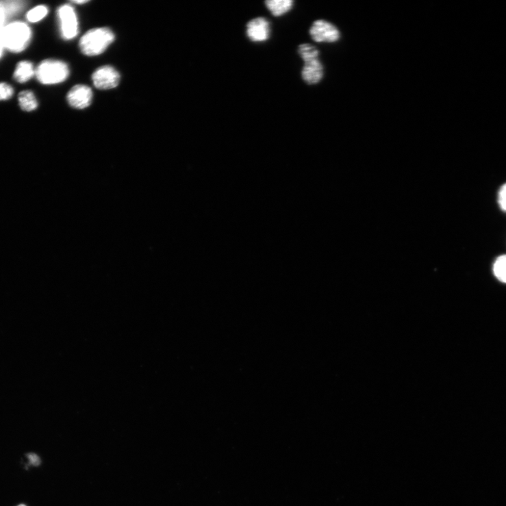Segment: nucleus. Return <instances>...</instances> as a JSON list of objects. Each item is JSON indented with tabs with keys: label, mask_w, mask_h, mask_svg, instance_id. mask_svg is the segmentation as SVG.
Instances as JSON below:
<instances>
[{
	"label": "nucleus",
	"mask_w": 506,
	"mask_h": 506,
	"mask_svg": "<svg viewBox=\"0 0 506 506\" xmlns=\"http://www.w3.org/2000/svg\"><path fill=\"white\" fill-rule=\"evenodd\" d=\"M32 37V32L27 24L23 22H14L5 25L0 31L5 49L18 53L24 51L29 46Z\"/></svg>",
	"instance_id": "nucleus-1"
},
{
	"label": "nucleus",
	"mask_w": 506,
	"mask_h": 506,
	"mask_svg": "<svg viewBox=\"0 0 506 506\" xmlns=\"http://www.w3.org/2000/svg\"><path fill=\"white\" fill-rule=\"evenodd\" d=\"M114 40V34L110 29H94L82 37L79 48L87 56H97L102 54Z\"/></svg>",
	"instance_id": "nucleus-2"
},
{
	"label": "nucleus",
	"mask_w": 506,
	"mask_h": 506,
	"mask_svg": "<svg viewBox=\"0 0 506 506\" xmlns=\"http://www.w3.org/2000/svg\"><path fill=\"white\" fill-rule=\"evenodd\" d=\"M36 75L42 84H59L66 81L69 75V69L62 61L47 60L38 66Z\"/></svg>",
	"instance_id": "nucleus-3"
},
{
	"label": "nucleus",
	"mask_w": 506,
	"mask_h": 506,
	"mask_svg": "<svg viewBox=\"0 0 506 506\" xmlns=\"http://www.w3.org/2000/svg\"><path fill=\"white\" fill-rule=\"evenodd\" d=\"M312 39L317 43H335L340 39V32L333 23L323 19L315 21L309 29Z\"/></svg>",
	"instance_id": "nucleus-4"
},
{
	"label": "nucleus",
	"mask_w": 506,
	"mask_h": 506,
	"mask_svg": "<svg viewBox=\"0 0 506 506\" xmlns=\"http://www.w3.org/2000/svg\"><path fill=\"white\" fill-rule=\"evenodd\" d=\"M62 36L65 40H71L78 34V22L75 10L65 5L58 11Z\"/></svg>",
	"instance_id": "nucleus-5"
},
{
	"label": "nucleus",
	"mask_w": 506,
	"mask_h": 506,
	"mask_svg": "<svg viewBox=\"0 0 506 506\" xmlns=\"http://www.w3.org/2000/svg\"><path fill=\"white\" fill-rule=\"evenodd\" d=\"M271 32V23L264 17L253 18L246 24V36L254 43L268 41L270 38Z\"/></svg>",
	"instance_id": "nucleus-6"
},
{
	"label": "nucleus",
	"mask_w": 506,
	"mask_h": 506,
	"mask_svg": "<svg viewBox=\"0 0 506 506\" xmlns=\"http://www.w3.org/2000/svg\"><path fill=\"white\" fill-rule=\"evenodd\" d=\"M120 74L112 66L99 68L92 75L94 86L99 90H110L116 88L120 82Z\"/></svg>",
	"instance_id": "nucleus-7"
},
{
	"label": "nucleus",
	"mask_w": 506,
	"mask_h": 506,
	"mask_svg": "<svg viewBox=\"0 0 506 506\" xmlns=\"http://www.w3.org/2000/svg\"><path fill=\"white\" fill-rule=\"evenodd\" d=\"M301 76L307 85L313 86L320 83L325 76V67L321 60L317 58L305 62Z\"/></svg>",
	"instance_id": "nucleus-8"
},
{
	"label": "nucleus",
	"mask_w": 506,
	"mask_h": 506,
	"mask_svg": "<svg viewBox=\"0 0 506 506\" xmlns=\"http://www.w3.org/2000/svg\"><path fill=\"white\" fill-rule=\"evenodd\" d=\"M92 91L84 85L73 87L68 94L67 99L72 107L83 110L88 107L92 100Z\"/></svg>",
	"instance_id": "nucleus-9"
},
{
	"label": "nucleus",
	"mask_w": 506,
	"mask_h": 506,
	"mask_svg": "<svg viewBox=\"0 0 506 506\" xmlns=\"http://www.w3.org/2000/svg\"><path fill=\"white\" fill-rule=\"evenodd\" d=\"M265 7L275 17L282 16L294 8L292 0H268L264 2Z\"/></svg>",
	"instance_id": "nucleus-10"
},
{
	"label": "nucleus",
	"mask_w": 506,
	"mask_h": 506,
	"mask_svg": "<svg viewBox=\"0 0 506 506\" xmlns=\"http://www.w3.org/2000/svg\"><path fill=\"white\" fill-rule=\"evenodd\" d=\"M36 71L31 62H21L16 66L14 73L15 81L19 84L28 82L36 75Z\"/></svg>",
	"instance_id": "nucleus-11"
},
{
	"label": "nucleus",
	"mask_w": 506,
	"mask_h": 506,
	"mask_svg": "<svg viewBox=\"0 0 506 506\" xmlns=\"http://www.w3.org/2000/svg\"><path fill=\"white\" fill-rule=\"evenodd\" d=\"M18 103L21 110L31 112L38 108V103L33 92L25 90L18 94Z\"/></svg>",
	"instance_id": "nucleus-12"
},
{
	"label": "nucleus",
	"mask_w": 506,
	"mask_h": 506,
	"mask_svg": "<svg viewBox=\"0 0 506 506\" xmlns=\"http://www.w3.org/2000/svg\"><path fill=\"white\" fill-rule=\"evenodd\" d=\"M298 52L303 62L320 57V51L315 46L309 43L300 45Z\"/></svg>",
	"instance_id": "nucleus-13"
},
{
	"label": "nucleus",
	"mask_w": 506,
	"mask_h": 506,
	"mask_svg": "<svg viewBox=\"0 0 506 506\" xmlns=\"http://www.w3.org/2000/svg\"><path fill=\"white\" fill-rule=\"evenodd\" d=\"M493 273L499 281L506 283V255L496 259L493 264Z\"/></svg>",
	"instance_id": "nucleus-14"
},
{
	"label": "nucleus",
	"mask_w": 506,
	"mask_h": 506,
	"mask_svg": "<svg viewBox=\"0 0 506 506\" xmlns=\"http://www.w3.org/2000/svg\"><path fill=\"white\" fill-rule=\"evenodd\" d=\"M48 14V9L46 6L40 5L30 10L26 18L31 23H37L42 20Z\"/></svg>",
	"instance_id": "nucleus-15"
},
{
	"label": "nucleus",
	"mask_w": 506,
	"mask_h": 506,
	"mask_svg": "<svg viewBox=\"0 0 506 506\" xmlns=\"http://www.w3.org/2000/svg\"><path fill=\"white\" fill-rule=\"evenodd\" d=\"M3 4L9 17L20 12L25 7L23 1H3Z\"/></svg>",
	"instance_id": "nucleus-16"
},
{
	"label": "nucleus",
	"mask_w": 506,
	"mask_h": 506,
	"mask_svg": "<svg viewBox=\"0 0 506 506\" xmlns=\"http://www.w3.org/2000/svg\"><path fill=\"white\" fill-rule=\"evenodd\" d=\"M14 92V89L11 86L5 83H0V101L11 99Z\"/></svg>",
	"instance_id": "nucleus-17"
},
{
	"label": "nucleus",
	"mask_w": 506,
	"mask_h": 506,
	"mask_svg": "<svg viewBox=\"0 0 506 506\" xmlns=\"http://www.w3.org/2000/svg\"><path fill=\"white\" fill-rule=\"evenodd\" d=\"M498 203L501 209L506 212V183L501 186L498 193Z\"/></svg>",
	"instance_id": "nucleus-18"
},
{
	"label": "nucleus",
	"mask_w": 506,
	"mask_h": 506,
	"mask_svg": "<svg viewBox=\"0 0 506 506\" xmlns=\"http://www.w3.org/2000/svg\"><path fill=\"white\" fill-rule=\"evenodd\" d=\"M8 18L9 16L4 8L3 2H0V31L5 27V23Z\"/></svg>",
	"instance_id": "nucleus-19"
},
{
	"label": "nucleus",
	"mask_w": 506,
	"mask_h": 506,
	"mask_svg": "<svg viewBox=\"0 0 506 506\" xmlns=\"http://www.w3.org/2000/svg\"><path fill=\"white\" fill-rule=\"evenodd\" d=\"M27 457L31 465L38 466L40 464V457L37 455L34 454V453H31V454H29L27 455Z\"/></svg>",
	"instance_id": "nucleus-20"
},
{
	"label": "nucleus",
	"mask_w": 506,
	"mask_h": 506,
	"mask_svg": "<svg viewBox=\"0 0 506 506\" xmlns=\"http://www.w3.org/2000/svg\"><path fill=\"white\" fill-rule=\"evenodd\" d=\"M4 49H5L4 45L3 44L1 38H0V58H1V57H2L3 54Z\"/></svg>",
	"instance_id": "nucleus-21"
},
{
	"label": "nucleus",
	"mask_w": 506,
	"mask_h": 506,
	"mask_svg": "<svg viewBox=\"0 0 506 506\" xmlns=\"http://www.w3.org/2000/svg\"><path fill=\"white\" fill-rule=\"evenodd\" d=\"M88 1H86V0H83V1H79V0H78V1H74L73 3H74L75 4H85V3H88Z\"/></svg>",
	"instance_id": "nucleus-22"
},
{
	"label": "nucleus",
	"mask_w": 506,
	"mask_h": 506,
	"mask_svg": "<svg viewBox=\"0 0 506 506\" xmlns=\"http://www.w3.org/2000/svg\"><path fill=\"white\" fill-rule=\"evenodd\" d=\"M17 506H26V505L25 504H20V505H18Z\"/></svg>",
	"instance_id": "nucleus-23"
}]
</instances>
